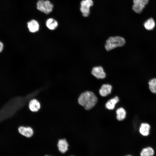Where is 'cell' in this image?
I'll return each instance as SVG.
<instances>
[{
    "instance_id": "8fae6325",
    "label": "cell",
    "mask_w": 156,
    "mask_h": 156,
    "mask_svg": "<svg viewBox=\"0 0 156 156\" xmlns=\"http://www.w3.org/2000/svg\"><path fill=\"white\" fill-rule=\"evenodd\" d=\"M57 147L61 153H64L68 150V144L65 139H60L58 141Z\"/></svg>"
},
{
    "instance_id": "2e32d148",
    "label": "cell",
    "mask_w": 156,
    "mask_h": 156,
    "mask_svg": "<svg viewBox=\"0 0 156 156\" xmlns=\"http://www.w3.org/2000/svg\"><path fill=\"white\" fill-rule=\"evenodd\" d=\"M144 25L146 29L150 30L154 28L155 26V23L154 19L152 18H151L147 20L144 23Z\"/></svg>"
},
{
    "instance_id": "603a6c76",
    "label": "cell",
    "mask_w": 156,
    "mask_h": 156,
    "mask_svg": "<svg viewBox=\"0 0 156 156\" xmlns=\"http://www.w3.org/2000/svg\"></svg>"
},
{
    "instance_id": "44dd1931",
    "label": "cell",
    "mask_w": 156,
    "mask_h": 156,
    "mask_svg": "<svg viewBox=\"0 0 156 156\" xmlns=\"http://www.w3.org/2000/svg\"><path fill=\"white\" fill-rule=\"evenodd\" d=\"M125 156H132L131 155H125Z\"/></svg>"
},
{
    "instance_id": "277c9868",
    "label": "cell",
    "mask_w": 156,
    "mask_h": 156,
    "mask_svg": "<svg viewBox=\"0 0 156 156\" xmlns=\"http://www.w3.org/2000/svg\"><path fill=\"white\" fill-rule=\"evenodd\" d=\"M93 4L92 0H83L81 1L80 10L84 17H86L88 16L90 12V8Z\"/></svg>"
},
{
    "instance_id": "ba28073f",
    "label": "cell",
    "mask_w": 156,
    "mask_h": 156,
    "mask_svg": "<svg viewBox=\"0 0 156 156\" xmlns=\"http://www.w3.org/2000/svg\"><path fill=\"white\" fill-rule=\"evenodd\" d=\"M151 126L149 124L147 123H142L139 128V131L140 134L144 136H147L150 133Z\"/></svg>"
},
{
    "instance_id": "4fadbf2b",
    "label": "cell",
    "mask_w": 156,
    "mask_h": 156,
    "mask_svg": "<svg viewBox=\"0 0 156 156\" xmlns=\"http://www.w3.org/2000/svg\"><path fill=\"white\" fill-rule=\"evenodd\" d=\"M40 107L39 102L36 99L31 100L29 103V107L30 110L33 112L38 111Z\"/></svg>"
},
{
    "instance_id": "52a82bcc",
    "label": "cell",
    "mask_w": 156,
    "mask_h": 156,
    "mask_svg": "<svg viewBox=\"0 0 156 156\" xmlns=\"http://www.w3.org/2000/svg\"><path fill=\"white\" fill-rule=\"evenodd\" d=\"M112 90V87L110 84H103L99 90V93L102 96H106L111 93Z\"/></svg>"
},
{
    "instance_id": "6da1fadb",
    "label": "cell",
    "mask_w": 156,
    "mask_h": 156,
    "mask_svg": "<svg viewBox=\"0 0 156 156\" xmlns=\"http://www.w3.org/2000/svg\"><path fill=\"white\" fill-rule=\"evenodd\" d=\"M98 99L95 94L90 91L82 93L78 99L79 103L87 110L93 108L96 104Z\"/></svg>"
},
{
    "instance_id": "8992f818",
    "label": "cell",
    "mask_w": 156,
    "mask_h": 156,
    "mask_svg": "<svg viewBox=\"0 0 156 156\" xmlns=\"http://www.w3.org/2000/svg\"><path fill=\"white\" fill-rule=\"evenodd\" d=\"M92 75L98 79H103L106 76V74L104 70L101 66H95L92 68Z\"/></svg>"
},
{
    "instance_id": "ac0fdd59",
    "label": "cell",
    "mask_w": 156,
    "mask_h": 156,
    "mask_svg": "<svg viewBox=\"0 0 156 156\" xmlns=\"http://www.w3.org/2000/svg\"><path fill=\"white\" fill-rule=\"evenodd\" d=\"M149 156H153L154 152L153 149L151 147H148L146 148Z\"/></svg>"
},
{
    "instance_id": "9a60e30c",
    "label": "cell",
    "mask_w": 156,
    "mask_h": 156,
    "mask_svg": "<svg viewBox=\"0 0 156 156\" xmlns=\"http://www.w3.org/2000/svg\"><path fill=\"white\" fill-rule=\"evenodd\" d=\"M116 118L118 120L122 121L126 118V112L125 110L122 107H120L116 110Z\"/></svg>"
},
{
    "instance_id": "3957f363",
    "label": "cell",
    "mask_w": 156,
    "mask_h": 156,
    "mask_svg": "<svg viewBox=\"0 0 156 156\" xmlns=\"http://www.w3.org/2000/svg\"><path fill=\"white\" fill-rule=\"evenodd\" d=\"M36 5L37 9L46 14L51 12L53 8V4L48 0H38Z\"/></svg>"
},
{
    "instance_id": "5b68a950",
    "label": "cell",
    "mask_w": 156,
    "mask_h": 156,
    "mask_svg": "<svg viewBox=\"0 0 156 156\" xmlns=\"http://www.w3.org/2000/svg\"><path fill=\"white\" fill-rule=\"evenodd\" d=\"M148 1L149 0H133V10L136 13H140Z\"/></svg>"
},
{
    "instance_id": "30bf717a",
    "label": "cell",
    "mask_w": 156,
    "mask_h": 156,
    "mask_svg": "<svg viewBox=\"0 0 156 156\" xmlns=\"http://www.w3.org/2000/svg\"><path fill=\"white\" fill-rule=\"evenodd\" d=\"M27 26L30 32L35 33L39 29V25L38 22L35 20H32L27 23Z\"/></svg>"
},
{
    "instance_id": "5bb4252c",
    "label": "cell",
    "mask_w": 156,
    "mask_h": 156,
    "mask_svg": "<svg viewBox=\"0 0 156 156\" xmlns=\"http://www.w3.org/2000/svg\"><path fill=\"white\" fill-rule=\"evenodd\" d=\"M46 25L49 29L53 30L57 27L58 23L56 20L53 18H51L48 19L47 20Z\"/></svg>"
},
{
    "instance_id": "7a4b0ae2",
    "label": "cell",
    "mask_w": 156,
    "mask_h": 156,
    "mask_svg": "<svg viewBox=\"0 0 156 156\" xmlns=\"http://www.w3.org/2000/svg\"><path fill=\"white\" fill-rule=\"evenodd\" d=\"M125 43V40L123 37L119 36L110 37L106 40L105 47L107 51H109L122 47Z\"/></svg>"
},
{
    "instance_id": "9c48e42d",
    "label": "cell",
    "mask_w": 156,
    "mask_h": 156,
    "mask_svg": "<svg viewBox=\"0 0 156 156\" xmlns=\"http://www.w3.org/2000/svg\"><path fill=\"white\" fill-rule=\"evenodd\" d=\"M18 131L21 134L28 138L31 137L33 134V129L29 127H20L18 129Z\"/></svg>"
},
{
    "instance_id": "7402d4cb",
    "label": "cell",
    "mask_w": 156,
    "mask_h": 156,
    "mask_svg": "<svg viewBox=\"0 0 156 156\" xmlns=\"http://www.w3.org/2000/svg\"><path fill=\"white\" fill-rule=\"evenodd\" d=\"M45 156H48V155H46Z\"/></svg>"
},
{
    "instance_id": "d6986e66",
    "label": "cell",
    "mask_w": 156,
    "mask_h": 156,
    "mask_svg": "<svg viewBox=\"0 0 156 156\" xmlns=\"http://www.w3.org/2000/svg\"><path fill=\"white\" fill-rule=\"evenodd\" d=\"M140 156H149L146 148L142 149L140 153Z\"/></svg>"
},
{
    "instance_id": "ffe728a7",
    "label": "cell",
    "mask_w": 156,
    "mask_h": 156,
    "mask_svg": "<svg viewBox=\"0 0 156 156\" xmlns=\"http://www.w3.org/2000/svg\"><path fill=\"white\" fill-rule=\"evenodd\" d=\"M3 43L0 41V52H1L3 49Z\"/></svg>"
},
{
    "instance_id": "e0dca14e",
    "label": "cell",
    "mask_w": 156,
    "mask_h": 156,
    "mask_svg": "<svg viewBox=\"0 0 156 156\" xmlns=\"http://www.w3.org/2000/svg\"><path fill=\"white\" fill-rule=\"evenodd\" d=\"M148 84L149 88L151 92L156 94V78H154L150 80Z\"/></svg>"
},
{
    "instance_id": "7c38bea8",
    "label": "cell",
    "mask_w": 156,
    "mask_h": 156,
    "mask_svg": "<svg viewBox=\"0 0 156 156\" xmlns=\"http://www.w3.org/2000/svg\"><path fill=\"white\" fill-rule=\"evenodd\" d=\"M119 99L117 96L109 100L106 103L105 106L106 108L109 110L114 109L116 104L119 102Z\"/></svg>"
}]
</instances>
